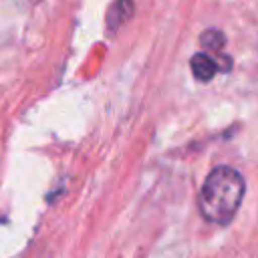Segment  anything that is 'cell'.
<instances>
[{"label":"cell","mask_w":258,"mask_h":258,"mask_svg":"<svg viewBox=\"0 0 258 258\" xmlns=\"http://www.w3.org/2000/svg\"><path fill=\"white\" fill-rule=\"evenodd\" d=\"M244 191L246 183L240 171L230 165H218L208 173L198 194V210L206 222L228 226L244 200Z\"/></svg>","instance_id":"1"},{"label":"cell","mask_w":258,"mask_h":258,"mask_svg":"<svg viewBox=\"0 0 258 258\" xmlns=\"http://www.w3.org/2000/svg\"><path fill=\"white\" fill-rule=\"evenodd\" d=\"M133 12H135L133 0H115L111 4L109 12H107V28H109V32H115L125 22H129Z\"/></svg>","instance_id":"2"},{"label":"cell","mask_w":258,"mask_h":258,"mask_svg":"<svg viewBox=\"0 0 258 258\" xmlns=\"http://www.w3.org/2000/svg\"><path fill=\"white\" fill-rule=\"evenodd\" d=\"M189 64H191V73H194V77H196L198 81H202V83L212 81V79L216 77V73H218L216 58H212V56L206 54V52H196V54L191 56Z\"/></svg>","instance_id":"3"},{"label":"cell","mask_w":258,"mask_h":258,"mask_svg":"<svg viewBox=\"0 0 258 258\" xmlns=\"http://www.w3.org/2000/svg\"><path fill=\"white\" fill-rule=\"evenodd\" d=\"M200 44H202L206 50L222 52V48H224V44H226V36H224V32L218 30V28H208V30L202 32Z\"/></svg>","instance_id":"4"},{"label":"cell","mask_w":258,"mask_h":258,"mask_svg":"<svg viewBox=\"0 0 258 258\" xmlns=\"http://www.w3.org/2000/svg\"><path fill=\"white\" fill-rule=\"evenodd\" d=\"M216 64H218V73H228L232 69V58L228 54H218L216 56Z\"/></svg>","instance_id":"5"},{"label":"cell","mask_w":258,"mask_h":258,"mask_svg":"<svg viewBox=\"0 0 258 258\" xmlns=\"http://www.w3.org/2000/svg\"><path fill=\"white\" fill-rule=\"evenodd\" d=\"M216 258H254V256H250L248 252H242V250H230V252H226L222 256H216Z\"/></svg>","instance_id":"6"},{"label":"cell","mask_w":258,"mask_h":258,"mask_svg":"<svg viewBox=\"0 0 258 258\" xmlns=\"http://www.w3.org/2000/svg\"><path fill=\"white\" fill-rule=\"evenodd\" d=\"M30 258H48L46 254H42V252H38V254H34V256H30Z\"/></svg>","instance_id":"7"}]
</instances>
